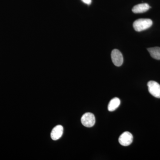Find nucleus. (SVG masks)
<instances>
[{
	"instance_id": "1",
	"label": "nucleus",
	"mask_w": 160,
	"mask_h": 160,
	"mask_svg": "<svg viewBox=\"0 0 160 160\" xmlns=\"http://www.w3.org/2000/svg\"><path fill=\"white\" fill-rule=\"evenodd\" d=\"M152 25V21L150 19L141 18L135 21L133 27L135 31L141 32L149 29Z\"/></svg>"
},
{
	"instance_id": "2",
	"label": "nucleus",
	"mask_w": 160,
	"mask_h": 160,
	"mask_svg": "<svg viewBox=\"0 0 160 160\" xmlns=\"http://www.w3.org/2000/svg\"><path fill=\"white\" fill-rule=\"evenodd\" d=\"M95 122V118L94 114L91 112H86L81 118L82 124L85 127H92L94 126Z\"/></svg>"
},
{
	"instance_id": "3",
	"label": "nucleus",
	"mask_w": 160,
	"mask_h": 160,
	"mask_svg": "<svg viewBox=\"0 0 160 160\" xmlns=\"http://www.w3.org/2000/svg\"><path fill=\"white\" fill-rule=\"evenodd\" d=\"M149 93L154 97L160 98V85L155 81H151L147 84Z\"/></svg>"
},
{
	"instance_id": "4",
	"label": "nucleus",
	"mask_w": 160,
	"mask_h": 160,
	"mask_svg": "<svg viewBox=\"0 0 160 160\" xmlns=\"http://www.w3.org/2000/svg\"><path fill=\"white\" fill-rule=\"evenodd\" d=\"M118 141L122 146H129L132 142L133 136L129 132H125L120 136Z\"/></svg>"
},
{
	"instance_id": "5",
	"label": "nucleus",
	"mask_w": 160,
	"mask_h": 160,
	"mask_svg": "<svg viewBox=\"0 0 160 160\" xmlns=\"http://www.w3.org/2000/svg\"><path fill=\"white\" fill-rule=\"evenodd\" d=\"M111 58L115 66H120L122 65L123 57L121 52L118 49H114L111 52Z\"/></svg>"
},
{
	"instance_id": "6",
	"label": "nucleus",
	"mask_w": 160,
	"mask_h": 160,
	"mask_svg": "<svg viewBox=\"0 0 160 160\" xmlns=\"http://www.w3.org/2000/svg\"><path fill=\"white\" fill-rule=\"evenodd\" d=\"M63 133L62 126L58 125L55 126L51 132V138L52 140L56 141L58 140L62 137Z\"/></svg>"
},
{
	"instance_id": "7",
	"label": "nucleus",
	"mask_w": 160,
	"mask_h": 160,
	"mask_svg": "<svg viewBox=\"0 0 160 160\" xmlns=\"http://www.w3.org/2000/svg\"><path fill=\"white\" fill-rule=\"evenodd\" d=\"M150 8L147 3H142L134 6L132 9V11L135 13H143L148 11Z\"/></svg>"
},
{
	"instance_id": "8",
	"label": "nucleus",
	"mask_w": 160,
	"mask_h": 160,
	"mask_svg": "<svg viewBox=\"0 0 160 160\" xmlns=\"http://www.w3.org/2000/svg\"><path fill=\"white\" fill-rule=\"evenodd\" d=\"M120 103H121V101L118 98H113L110 101L108 105V110L110 112L114 111L120 106Z\"/></svg>"
},
{
	"instance_id": "9",
	"label": "nucleus",
	"mask_w": 160,
	"mask_h": 160,
	"mask_svg": "<svg viewBox=\"0 0 160 160\" xmlns=\"http://www.w3.org/2000/svg\"><path fill=\"white\" fill-rule=\"evenodd\" d=\"M147 50L153 58L156 60H160V47H152L148 48Z\"/></svg>"
},
{
	"instance_id": "10",
	"label": "nucleus",
	"mask_w": 160,
	"mask_h": 160,
	"mask_svg": "<svg viewBox=\"0 0 160 160\" xmlns=\"http://www.w3.org/2000/svg\"><path fill=\"white\" fill-rule=\"evenodd\" d=\"M82 2L87 5H89L91 4L92 0H82Z\"/></svg>"
}]
</instances>
